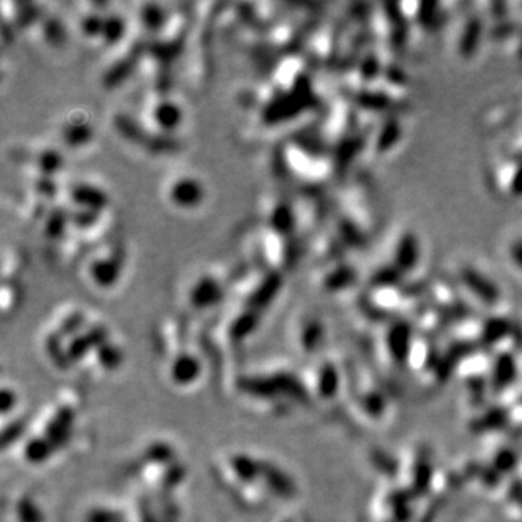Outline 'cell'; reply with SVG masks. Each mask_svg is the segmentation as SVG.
Wrapping results in <instances>:
<instances>
[{
	"mask_svg": "<svg viewBox=\"0 0 522 522\" xmlns=\"http://www.w3.org/2000/svg\"><path fill=\"white\" fill-rule=\"evenodd\" d=\"M392 263L389 267L393 270L411 273L420 268L422 263V245L420 236L411 230H402L391 247Z\"/></svg>",
	"mask_w": 522,
	"mask_h": 522,
	"instance_id": "1",
	"label": "cell"
},
{
	"mask_svg": "<svg viewBox=\"0 0 522 522\" xmlns=\"http://www.w3.org/2000/svg\"><path fill=\"white\" fill-rule=\"evenodd\" d=\"M457 267V277L461 285L470 289L473 295H479L483 299H495L498 296L496 285L489 274H486L479 264L473 261H458L456 264Z\"/></svg>",
	"mask_w": 522,
	"mask_h": 522,
	"instance_id": "2",
	"label": "cell"
},
{
	"mask_svg": "<svg viewBox=\"0 0 522 522\" xmlns=\"http://www.w3.org/2000/svg\"><path fill=\"white\" fill-rule=\"evenodd\" d=\"M498 183L503 185L505 193L512 196H522V151L519 157H512L498 169Z\"/></svg>",
	"mask_w": 522,
	"mask_h": 522,
	"instance_id": "3",
	"label": "cell"
},
{
	"mask_svg": "<svg viewBox=\"0 0 522 522\" xmlns=\"http://www.w3.org/2000/svg\"><path fill=\"white\" fill-rule=\"evenodd\" d=\"M505 257L514 272L522 276V235L512 234L505 241Z\"/></svg>",
	"mask_w": 522,
	"mask_h": 522,
	"instance_id": "4",
	"label": "cell"
}]
</instances>
